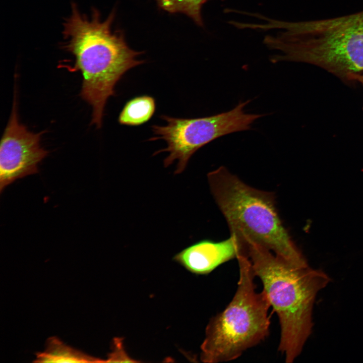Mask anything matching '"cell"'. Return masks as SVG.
I'll return each instance as SVG.
<instances>
[{
    "instance_id": "6da1fadb",
    "label": "cell",
    "mask_w": 363,
    "mask_h": 363,
    "mask_svg": "<svg viewBox=\"0 0 363 363\" xmlns=\"http://www.w3.org/2000/svg\"><path fill=\"white\" fill-rule=\"evenodd\" d=\"M115 16L113 9L102 20L99 12L93 9L88 17L73 3L71 15L64 24V48L75 57L73 69L82 73L81 96L91 105V123L98 128L116 84L128 71L145 63L137 59L143 52L131 49L122 31L112 30Z\"/></svg>"
},
{
    "instance_id": "7a4b0ae2",
    "label": "cell",
    "mask_w": 363,
    "mask_h": 363,
    "mask_svg": "<svg viewBox=\"0 0 363 363\" xmlns=\"http://www.w3.org/2000/svg\"><path fill=\"white\" fill-rule=\"evenodd\" d=\"M264 30L283 29L267 35L264 44L282 54L273 55L276 63L290 61L320 67L350 81L363 71V11L335 18L287 22L266 17Z\"/></svg>"
},
{
    "instance_id": "3957f363",
    "label": "cell",
    "mask_w": 363,
    "mask_h": 363,
    "mask_svg": "<svg viewBox=\"0 0 363 363\" xmlns=\"http://www.w3.org/2000/svg\"><path fill=\"white\" fill-rule=\"evenodd\" d=\"M243 240L254 274L261 279L263 290L278 317L279 351L286 362H292L311 334L317 294L330 278L321 270L293 265L260 245Z\"/></svg>"
},
{
    "instance_id": "277c9868",
    "label": "cell",
    "mask_w": 363,
    "mask_h": 363,
    "mask_svg": "<svg viewBox=\"0 0 363 363\" xmlns=\"http://www.w3.org/2000/svg\"><path fill=\"white\" fill-rule=\"evenodd\" d=\"M207 178L230 234L260 245L294 266L308 265L280 218L273 193L249 186L224 166Z\"/></svg>"
},
{
    "instance_id": "5b68a950",
    "label": "cell",
    "mask_w": 363,
    "mask_h": 363,
    "mask_svg": "<svg viewBox=\"0 0 363 363\" xmlns=\"http://www.w3.org/2000/svg\"><path fill=\"white\" fill-rule=\"evenodd\" d=\"M236 259L239 271L237 289L225 309L206 327L201 346V360L205 362L235 359L269 334V300L263 290L256 291L255 275L248 256L240 254Z\"/></svg>"
},
{
    "instance_id": "8992f818",
    "label": "cell",
    "mask_w": 363,
    "mask_h": 363,
    "mask_svg": "<svg viewBox=\"0 0 363 363\" xmlns=\"http://www.w3.org/2000/svg\"><path fill=\"white\" fill-rule=\"evenodd\" d=\"M250 102L251 100L240 102L228 111L206 117L183 118L161 115L166 124L152 126L154 136L148 140H163L167 147L156 151L153 155L168 152L163 161L164 167L177 161L174 174L182 173L200 148L224 135L250 130L256 119L266 115L246 113L244 108Z\"/></svg>"
},
{
    "instance_id": "52a82bcc",
    "label": "cell",
    "mask_w": 363,
    "mask_h": 363,
    "mask_svg": "<svg viewBox=\"0 0 363 363\" xmlns=\"http://www.w3.org/2000/svg\"><path fill=\"white\" fill-rule=\"evenodd\" d=\"M16 98L1 141V193L16 180L37 173L38 164L48 153L40 145L44 132H31L19 122Z\"/></svg>"
},
{
    "instance_id": "ba28073f",
    "label": "cell",
    "mask_w": 363,
    "mask_h": 363,
    "mask_svg": "<svg viewBox=\"0 0 363 363\" xmlns=\"http://www.w3.org/2000/svg\"><path fill=\"white\" fill-rule=\"evenodd\" d=\"M242 249L240 239L230 234L228 238L220 241H197L176 254L173 259L192 273L205 275L223 263L236 258Z\"/></svg>"
},
{
    "instance_id": "9c48e42d",
    "label": "cell",
    "mask_w": 363,
    "mask_h": 363,
    "mask_svg": "<svg viewBox=\"0 0 363 363\" xmlns=\"http://www.w3.org/2000/svg\"><path fill=\"white\" fill-rule=\"evenodd\" d=\"M37 362H100L104 360L96 358L70 347L56 337L49 338L46 348L36 355Z\"/></svg>"
},
{
    "instance_id": "30bf717a",
    "label": "cell",
    "mask_w": 363,
    "mask_h": 363,
    "mask_svg": "<svg viewBox=\"0 0 363 363\" xmlns=\"http://www.w3.org/2000/svg\"><path fill=\"white\" fill-rule=\"evenodd\" d=\"M155 100L148 95L136 97L128 101L120 112L118 122L122 125L138 126L143 125L153 115Z\"/></svg>"
},
{
    "instance_id": "8fae6325",
    "label": "cell",
    "mask_w": 363,
    "mask_h": 363,
    "mask_svg": "<svg viewBox=\"0 0 363 363\" xmlns=\"http://www.w3.org/2000/svg\"><path fill=\"white\" fill-rule=\"evenodd\" d=\"M159 9L170 14H184L198 26H204L202 15L203 5L211 0H154ZM223 1V0H220Z\"/></svg>"
},
{
    "instance_id": "7c38bea8",
    "label": "cell",
    "mask_w": 363,
    "mask_h": 363,
    "mask_svg": "<svg viewBox=\"0 0 363 363\" xmlns=\"http://www.w3.org/2000/svg\"><path fill=\"white\" fill-rule=\"evenodd\" d=\"M123 340L122 338L118 337L113 339L112 351L108 355L105 362H138L127 354Z\"/></svg>"
},
{
    "instance_id": "4fadbf2b",
    "label": "cell",
    "mask_w": 363,
    "mask_h": 363,
    "mask_svg": "<svg viewBox=\"0 0 363 363\" xmlns=\"http://www.w3.org/2000/svg\"><path fill=\"white\" fill-rule=\"evenodd\" d=\"M357 81L363 85V74L357 73L351 76L350 81Z\"/></svg>"
}]
</instances>
